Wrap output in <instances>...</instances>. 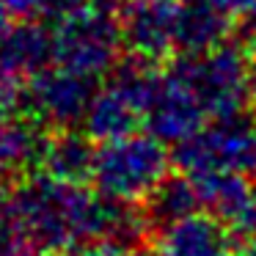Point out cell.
I'll return each mask as SVG.
<instances>
[{
  "mask_svg": "<svg viewBox=\"0 0 256 256\" xmlns=\"http://www.w3.org/2000/svg\"><path fill=\"white\" fill-rule=\"evenodd\" d=\"M250 176L256 179V160H254V168H250Z\"/></svg>",
  "mask_w": 256,
  "mask_h": 256,
  "instance_id": "obj_26",
  "label": "cell"
},
{
  "mask_svg": "<svg viewBox=\"0 0 256 256\" xmlns=\"http://www.w3.org/2000/svg\"><path fill=\"white\" fill-rule=\"evenodd\" d=\"M56 64L52 28L34 20H17L0 34V66L20 80H30Z\"/></svg>",
  "mask_w": 256,
  "mask_h": 256,
  "instance_id": "obj_12",
  "label": "cell"
},
{
  "mask_svg": "<svg viewBox=\"0 0 256 256\" xmlns=\"http://www.w3.org/2000/svg\"><path fill=\"white\" fill-rule=\"evenodd\" d=\"M256 160V118L248 110L210 118L196 135L174 146V166L182 174L242 171L250 174Z\"/></svg>",
  "mask_w": 256,
  "mask_h": 256,
  "instance_id": "obj_6",
  "label": "cell"
},
{
  "mask_svg": "<svg viewBox=\"0 0 256 256\" xmlns=\"http://www.w3.org/2000/svg\"><path fill=\"white\" fill-rule=\"evenodd\" d=\"M56 64L88 78H105L122 61L124 39L116 12L83 6L52 25Z\"/></svg>",
  "mask_w": 256,
  "mask_h": 256,
  "instance_id": "obj_5",
  "label": "cell"
},
{
  "mask_svg": "<svg viewBox=\"0 0 256 256\" xmlns=\"http://www.w3.org/2000/svg\"><path fill=\"white\" fill-rule=\"evenodd\" d=\"M96 78L80 74L61 64H52L44 72L34 74L22 86L20 108L47 132L83 127L86 113L96 96Z\"/></svg>",
  "mask_w": 256,
  "mask_h": 256,
  "instance_id": "obj_7",
  "label": "cell"
},
{
  "mask_svg": "<svg viewBox=\"0 0 256 256\" xmlns=\"http://www.w3.org/2000/svg\"><path fill=\"white\" fill-rule=\"evenodd\" d=\"M83 6H88V0H39V17L58 22Z\"/></svg>",
  "mask_w": 256,
  "mask_h": 256,
  "instance_id": "obj_19",
  "label": "cell"
},
{
  "mask_svg": "<svg viewBox=\"0 0 256 256\" xmlns=\"http://www.w3.org/2000/svg\"><path fill=\"white\" fill-rule=\"evenodd\" d=\"M234 20L206 0H182L176 20V52H204L234 36Z\"/></svg>",
  "mask_w": 256,
  "mask_h": 256,
  "instance_id": "obj_14",
  "label": "cell"
},
{
  "mask_svg": "<svg viewBox=\"0 0 256 256\" xmlns=\"http://www.w3.org/2000/svg\"><path fill=\"white\" fill-rule=\"evenodd\" d=\"M232 232L237 240H256V198H254V204L232 223Z\"/></svg>",
  "mask_w": 256,
  "mask_h": 256,
  "instance_id": "obj_21",
  "label": "cell"
},
{
  "mask_svg": "<svg viewBox=\"0 0 256 256\" xmlns=\"http://www.w3.org/2000/svg\"><path fill=\"white\" fill-rule=\"evenodd\" d=\"M154 78V64H146L132 56L122 58L105 74V83L96 88V96L86 113L83 130L96 144L138 132L144 127L146 102H149Z\"/></svg>",
  "mask_w": 256,
  "mask_h": 256,
  "instance_id": "obj_4",
  "label": "cell"
},
{
  "mask_svg": "<svg viewBox=\"0 0 256 256\" xmlns=\"http://www.w3.org/2000/svg\"><path fill=\"white\" fill-rule=\"evenodd\" d=\"M234 245L232 226L206 210L154 234V256H232Z\"/></svg>",
  "mask_w": 256,
  "mask_h": 256,
  "instance_id": "obj_10",
  "label": "cell"
},
{
  "mask_svg": "<svg viewBox=\"0 0 256 256\" xmlns=\"http://www.w3.org/2000/svg\"><path fill=\"white\" fill-rule=\"evenodd\" d=\"M190 176V174H188ZM201 196V206L232 226L256 198V188L242 171H206L190 176Z\"/></svg>",
  "mask_w": 256,
  "mask_h": 256,
  "instance_id": "obj_15",
  "label": "cell"
},
{
  "mask_svg": "<svg viewBox=\"0 0 256 256\" xmlns=\"http://www.w3.org/2000/svg\"><path fill=\"white\" fill-rule=\"evenodd\" d=\"M22 100V80L0 66V108H20Z\"/></svg>",
  "mask_w": 256,
  "mask_h": 256,
  "instance_id": "obj_20",
  "label": "cell"
},
{
  "mask_svg": "<svg viewBox=\"0 0 256 256\" xmlns=\"http://www.w3.org/2000/svg\"><path fill=\"white\" fill-rule=\"evenodd\" d=\"M12 20H34L39 17V0H0Z\"/></svg>",
  "mask_w": 256,
  "mask_h": 256,
  "instance_id": "obj_22",
  "label": "cell"
},
{
  "mask_svg": "<svg viewBox=\"0 0 256 256\" xmlns=\"http://www.w3.org/2000/svg\"><path fill=\"white\" fill-rule=\"evenodd\" d=\"M182 0H122L116 20L124 52L146 64L176 56V20Z\"/></svg>",
  "mask_w": 256,
  "mask_h": 256,
  "instance_id": "obj_8",
  "label": "cell"
},
{
  "mask_svg": "<svg viewBox=\"0 0 256 256\" xmlns=\"http://www.w3.org/2000/svg\"><path fill=\"white\" fill-rule=\"evenodd\" d=\"M248 61L240 42L228 39L204 52H176L168 66L193 88L206 116H228L248 108Z\"/></svg>",
  "mask_w": 256,
  "mask_h": 256,
  "instance_id": "obj_3",
  "label": "cell"
},
{
  "mask_svg": "<svg viewBox=\"0 0 256 256\" xmlns=\"http://www.w3.org/2000/svg\"><path fill=\"white\" fill-rule=\"evenodd\" d=\"M206 122L210 116L198 102V96L193 94V88L171 66L157 69L154 86L146 102L144 127L152 135H157L162 144L179 146L182 140L198 132Z\"/></svg>",
  "mask_w": 256,
  "mask_h": 256,
  "instance_id": "obj_9",
  "label": "cell"
},
{
  "mask_svg": "<svg viewBox=\"0 0 256 256\" xmlns=\"http://www.w3.org/2000/svg\"><path fill=\"white\" fill-rule=\"evenodd\" d=\"M88 3L91 6H100V8H108V12H116L122 0H88Z\"/></svg>",
  "mask_w": 256,
  "mask_h": 256,
  "instance_id": "obj_25",
  "label": "cell"
},
{
  "mask_svg": "<svg viewBox=\"0 0 256 256\" xmlns=\"http://www.w3.org/2000/svg\"><path fill=\"white\" fill-rule=\"evenodd\" d=\"M248 94H250V102L256 105V52L248 61Z\"/></svg>",
  "mask_w": 256,
  "mask_h": 256,
  "instance_id": "obj_23",
  "label": "cell"
},
{
  "mask_svg": "<svg viewBox=\"0 0 256 256\" xmlns=\"http://www.w3.org/2000/svg\"><path fill=\"white\" fill-rule=\"evenodd\" d=\"M144 215L152 226V234L168 228L171 223L182 220V218H190L196 212H201V196L196 190V182L188 176V174L176 171L168 174L154 190L152 196L144 201Z\"/></svg>",
  "mask_w": 256,
  "mask_h": 256,
  "instance_id": "obj_16",
  "label": "cell"
},
{
  "mask_svg": "<svg viewBox=\"0 0 256 256\" xmlns=\"http://www.w3.org/2000/svg\"><path fill=\"white\" fill-rule=\"evenodd\" d=\"M47 130L22 108H0V182L39 171Z\"/></svg>",
  "mask_w": 256,
  "mask_h": 256,
  "instance_id": "obj_11",
  "label": "cell"
},
{
  "mask_svg": "<svg viewBox=\"0 0 256 256\" xmlns=\"http://www.w3.org/2000/svg\"><path fill=\"white\" fill-rule=\"evenodd\" d=\"M58 256H138V250L116 242V240H108V237H86L80 242L69 245Z\"/></svg>",
  "mask_w": 256,
  "mask_h": 256,
  "instance_id": "obj_17",
  "label": "cell"
},
{
  "mask_svg": "<svg viewBox=\"0 0 256 256\" xmlns=\"http://www.w3.org/2000/svg\"><path fill=\"white\" fill-rule=\"evenodd\" d=\"M232 256H256V240H237Z\"/></svg>",
  "mask_w": 256,
  "mask_h": 256,
  "instance_id": "obj_24",
  "label": "cell"
},
{
  "mask_svg": "<svg viewBox=\"0 0 256 256\" xmlns=\"http://www.w3.org/2000/svg\"><path fill=\"white\" fill-rule=\"evenodd\" d=\"M22 234L39 250L58 256L69 245L100 234L102 193L44 171H30L8 188Z\"/></svg>",
  "mask_w": 256,
  "mask_h": 256,
  "instance_id": "obj_1",
  "label": "cell"
},
{
  "mask_svg": "<svg viewBox=\"0 0 256 256\" xmlns=\"http://www.w3.org/2000/svg\"><path fill=\"white\" fill-rule=\"evenodd\" d=\"M94 160H96V140L83 127L56 130V132H47L39 171L72 184H88L91 174H94Z\"/></svg>",
  "mask_w": 256,
  "mask_h": 256,
  "instance_id": "obj_13",
  "label": "cell"
},
{
  "mask_svg": "<svg viewBox=\"0 0 256 256\" xmlns=\"http://www.w3.org/2000/svg\"><path fill=\"white\" fill-rule=\"evenodd\" d=\"M232 20H237V34L245 39H256V0H206Z\"/></svg>",
  "mask_w": 256,
  "mask_h": 256,
  "instance_id": "obj_18",
  "label": "cell"
},
{
  "mask_svg": "<svg viewBox=\"0 0 256 256\" xmlns=\"http://www.w3.org/2000/svg\"><path fill=\"white\" fill-rule=\"evenodd\" d=\"M174 152L157 135L130 132L122 138L96 144L91 188L105 198L144 204L152 190L171 174Z\"/></svg>",
  "mask_w": 256,
  "mask_h": 256,
  "instance_id": "obj_2",
  "label": "cell"
}]
</instances>
